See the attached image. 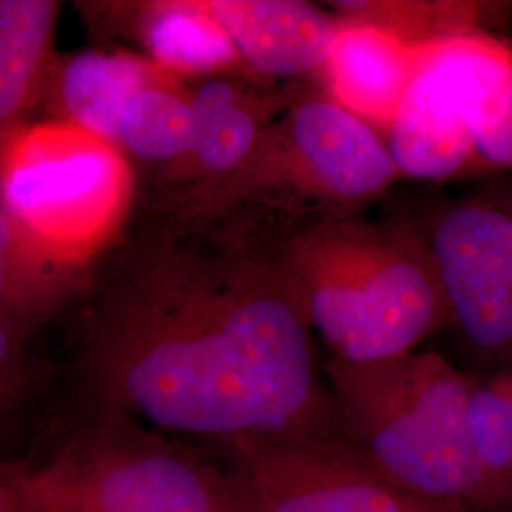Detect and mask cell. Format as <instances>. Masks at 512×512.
Wrapping results in <instances>:
<instances>
[{
    "label": "cell",
    "mask_w": 512,
    "mask_h": 512,
    "mask_svg": "<svg viewBox=\"0 0 512 512\" xmlns=\"http://www.w3.org/2000/svg\"><path fill=\"white\" fill-rule=\"evenodd\" d=\"M95 281L76 348L86 401L209 446L340 437L310 323L264 234L165 222Z\"/></svg>",
    "instance_id": "cell-1"
},
{
    "label": "cell",
    "mask_w": 512,
    "mask_h": 512,
    "mask_svg": "<svg viewBox=\"0 0 512 512\" xmlns=\"http://www.w3.org/2000/svg\"><path fill=\"white\" fill-rule=\"evenodd\" d=\"M283 220L262 234L332 359H397L452 327L420 224L359 215Z\"/></svg>",
    "instance_id": "cell-2"
},
{
    "label": "cell",
    "mask_w": 512,
    "mask_h": 512,
    "mask_svg": "<svg viewBox=\"0 0 512 512\" xmlns=\"http://www.w3.org/2000/svg\"><path fill=\"white\" fill-rule=\"evenodd\" d=\"M325 378L340 439L410 494L476 512H507L467 435L469 374L437 351L378 363L330 357Z\"/></svg>",
    "instance_id": "cell-3"
},
{
    "label": "cell",
    "mask_w": 512,
    "mask_h": 512,
    "mask_svg": "<svg viewBox=\"0 0 512 512\" xmlns=\"http://www.w3.org/2000/svg\"><path fill=\"white\" fill-rule=\"evenodd\" d=\"M401 177L384 137L321 90L293 88L249 158L220 181L167 194V224L219 226L241 209L279 217L359 215Z\"/></svg>",
    "instance_id": "cell-4"
},
{
    "label": "cell",
    "mask_w": 512,
    "mask_h": 512,
    "mask_svg": "<svg viewBox=\"0 0 512 512\" xmlns=\"http://www.w3.org/2000/svg\"><path fill=\"white\" fill-rule=\"evenodd\" d=\"M25 492L27 512H247L220 459L86 399Z\"/></svg>",
    "instance_id": "cell-5"
},
{
    "label": "cell",
    "mask_w": 512,
    "mask_h": 512,
    "mask_svg": "<svg viewBox=\"0 0 512 512\" xmlns=\"http://www.w3.org/2000/svg\"><path fill=\"white\" fill-rule=\"evenodd\" d=\"M135 179L109 141L57 120H31L0 145V207L78 270L110 251L128 224Z\"/></svg>",
    "instance_id": "cell-6"
},
{
    "label": "cell",
    "mask_w": 512,
    "mask_h": 512,
    "mask_svg": "<svg viewBox=\"0 0 512 512\" xmlns=\"http://www.w3.org/2000/svg\"><path fill=\"white\" fill-rule=\"evenodd\" d=\"M211 448L236 478L247 512H476L406 492L340 437Z\"/></svg>",
    "instance_id": "cell-7"
},
{
    "label": "cell",
    "mask_w": 512,
    "mask_h": 512,
    "mask_svg": "<svg viewBox=\"0 0 512 512\" xmlns=\"http://www.w3.org/2000/svg\"><path fill=\"white\" fill-rule=\"evenodd\" d=\"M452 327L497 370H512V215L484 198L446 203L421 226Z\"/></svg>",
    "instance_id": "cell-8"
},
{
    "label": "cell",
    "mask_w": 512,
    "mask_h": 512,
    "mask_svg": "<svg viewBox=\"0 0 512 512\" xmlns=\"http://www.w3.org/2000/svg\"><path fill=\"white\" fill-rule=\"evenodd\" d=\"M255 80L319 76L338 37V19L304 0H202Z\"/></svg>",
    "instance_id": "cell-9"
},
{
    "label": "cell",
    "mask_w": 512,
    "mask_h": 512,
    "mask_svg": "<svg viewBox=\"0 0 512 512\" xmlns=\"http://www.w3.org/2000/svg\"><path fill=\"white\" fill-rule=\"evenodd\" d=\"M291 90H260L247 78L215 76L190 90L192 135L179 164L160 171L167 194L220 181L243 164Z\"/></svg>",
    "instance_id": "cell-10"
},
{
    "label": "cell",
    "mask_w": 512,
    "mask_h": 512,
    "mask_svg": "<svg viewBox=\"0 0 512 512\" xmlns=\"http://www.w3.org/2000/svg\"><path fill=\"white\" fill-rule=\"evenodd\" d=\"M88 21L143 48L160 69L179 78H249L232 40L203 8L202 0L86 2ZM251 80V78H249Z\"/></svg>",
    "instance_id": "cell-11"
},
{
    "label": "cell",
    "mask_w": 512,
    "mask_h": 512,
    "mask_svg": "<svg viewBox=\"0 0 512 512\" xmlns=\"http://www.w3.org/2000/svg\"><path fill=\"white\" fill-rule=\"evenodd\" d=\"M382 137L401 179L442 183L486 175L458 110L425 61V50Z\"/></svg>",
    "instance_id": "cell-12"
},
{
    "label": "cell",
    "mask_w": 512,
    "mask_h": 512,
    "mask_svg": "<svg viewBox=\"0 0 512 512\" xmlns=\"http://www.w3.org/2000/svg\"><path fill=\"white\" fill-rule=\"evenodd\" d=\"M338 25V37L319 74L321 90L382 135L418 73L425 48L363 23L338 19Z\"/></svg>",
    "instance_id": "cell-13"
},
{
    "label": "cell",
    "mask_w": 512,
    "mask_h": 512,
    "mask_svg": "<svg viewBox=\"0 0 512 512\" xmlns=\"http://www.w3.org/2000/svg\"><path fill=\"white\" fill-rule=\"evenodd\" d=\"M145 55L86 50L57 54L38 112L116 145V126L129 97L167 76Z\"/></svg>",
    "instance_id": "cell-14"
},
{
    "label": "cell",
    "mask_w": 512,
    "mask_h": 512,
    "mask_svg": "<svg viewBox=\"0 0 512 512\" xmlns=\"http://www.w3.org/2000/svg\"><path fill=\"white\" fill-rule=\"evenodd\" d=\"M57 0H0V145L33 120L54 65Z\"/></svg>",
    "instance_id": "cell-15"
},
{
    "label": "cell",
    "mask_w": 512,
    "mask_h": 512,
    "mask_svg": "<svg viewBox=\"0 0 512 512\" xmlns=\"http://www.w3.org/2000/svg\"><path fill=\"white\" fill-rule=\"evenodd\" d=\"M78 270L48 255L0 207V319L29 340L88 285Z\"/></svg>",
    "instance_id": "cell-16"
},
{
    "label": "cell",
    "mask_w": 512,
    "mask_h": 512,
    "mask_svg": "<svg viewBox=\"0 0 512 512\" xmlns=\"http://www.w3.org/2000/svg\"><path fill=\"white\" fill-rule=\"evenodd\" d=\"M340 21L363 23L416 48L490 31L511 19L512 2L473 0H344L329 2Z\"/></svg>",
    "instance_id": "cell-17"
},
{
    "label": "cell",
    "mask_w": 512,
    "mask_h": 512,
    "mask_svg": "<svg viewBox=\"0 0 512 512\" xmlns=\"http://www.w3.org/2000/svg\"><path fill=\"white\" fill-rule=\"evenodd\" d=\"M186 80L167 74L133 93L116 126V147L162 171L179 164L190 147L192 107Z\"/></svg>",
    "instance_id": "cell-18"
},
{
    "label": "cell",
    "mask_w": 512,
    "mask_h": 512,
    "mask_svg": "<svg viewBox=\"0 0 512 512\" xmlns=\"http://www.w3.org/2000/svg\"><path fill=\"white\" fill-rule=\"evenodd\" d=\"M465 418L476 463L512 512V370L469 376Z\"/></svg>",
    "instance_id": "cell-19"
},
{
    "label": "cell",
    "mask_w": 512,
    "mask_h": 512,
    "mask_svg": "<svg viewBox=\"0 0 512 512\" xmlns=\"http://www.w3.org/2000/svg\"><path fill=\"white\" fill-rule=\"evenodd\" d=\"M25 344L27 338L0 319V463L16 459L8 454L6 446L37 385V370Z\"/></svg>",
    "instance_id": "cell-20"
},
{
    "label": "cell",
    "mask_w": 512,
    "mask_h": 512,
    "mask_svg": "<svg viewBox=\"0 0 512 512\" xmlns=\"http://www.w3.org/2000/svg\"><path fill=\"white\" fill-rule=\"evenodd\" d=\"M27 459H10L0 463V512H27Z\"/></svg>",
    "instance_id": "cell-21"
},
{
    "label": "cell",
    "mask_w": 512,
    "mask_h": 512,
    "mask_svg": "<svg viewBox=\"0 0 512 512\" xmlns=\"http://www.w3.org/2000/svg\"><path fill=\"white\" fill-rule=\"evenodd\" d=\"M499 190H501V192H499V198H484V200L499 205L501 209H505L507 213H511L512 215V171L511 177L499 186Z\"/></svg>",
    "instance_id": "cell-22"
},
{
    "label": "cell",
    "mask_w": 512,
    "mask_h": 512,
    "mask_svg": "<svg viewBox=\"0 0 512 512\" xmlns=\"http://www.w3.org/2000/svg\"><path fill=\"white\" fill-rule=\"evenodd\" d=\"M511 23H512V21H511Z\"/></svg>",
    "instance_id": "cell-23"
}]
</instances>
